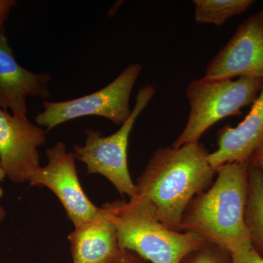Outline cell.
I'll return each instance as SVG.
<instances>
[{
  "label": "cell",
  "mask_w": 263,
  "mask_h": 263,
  "mask_svg": "<svg viewBox=\"0 0 263 263\" xmlns=\"http://www.w3.org/2000/svg\"><path fill=\"white\" fill-rule=\"evenodd\" d=\"M16 5L15 0H0V29L4 28L10 12Z\"/></svg>",
  "instance_id": "17"
},
{
  "label": "cell",
  "mask_w": 263,
  "mask_h": 263,
  "mask_svg": "<svg viewBox=\"0 0 263 263\" xmlns=\"http://www.w3.org/2000/svg\"><path fill=\"white\" fill-rule=\"evenodd\" d=\"M245 219L252 247L263 258V172L250 164Z\"/></svg>",
  "instance_id": "13"
},
{
  "label": "cell",
  "mask_w": 263,
  "mask_h": 263,
  "mask_svg": "<svg viewBox=\"0 0 263 263\" xmlns=\"http://www.w3.org/2000/svg\"><path fill=\"white\" fill-rule=\"evenodd\" d=\"M48 164L32 175L29 182L32 186H45L60 200L74 226L89 220L99 208L85 194L78 176L76 157L68 152L64 142H58L46 150Z\"/></svg>",
  "instance_id": "7"
},
{
  "label": "cell",
  "mask_w": 263,
  "mask_h": 263,
  "mask_svg": "<svg viewBox=\"0 0 263 263\" xmlns=\"http://www.w3.org/2000/svg\"><path fill=\"white\" fill-rule=\"evenodd\" d=\"M231 254L233 263H263V258L252 246L235 249Z\"/></svg>",
  "instance_id": "16"
},
{
  "label": "cell",
  "mask_w": 263,
  "mask_h": 263,
  "mask_svg": "<svg viewBox=\"0 0 263 263\" xmlns=\"http://www.w3.org/2000/svg\"><path fill=\"white\" fill-rule=\"evenodd\" d=\"M209 153L201 143L156 151L137 179L138 196L146 199L159 220L176 232L189 204L209 189L216 174L208 161Z\"/></svg>",
  "instance_id": "1"
},
{
  "label": "cell",
  "mask_w": 263,
  "mask_h": 263,
  "mask_svg": "<svg viewBox=\"0 0 263 263\" xmlns=\"http://www.w3.org/2000/svg\"><path fill=\"white\" fill-rule=\"evenodd\" d=\"M263 80L253 78L195 79L188 84L186 95L190 105L187 123L173 143L179 148L198 143L202 135L224 118L240 116L243 107L253 104L262 89Z\"/></svg>",
  "instance_id": "4"
},
{
  "label": "cell",
  "mask_w": 263,
  "mask_h": 263,
  "mask_svg": "<svg viewBox=\"0 0 263 263\" xmlns=\"http://www.w3.org/2000/svg\"><path fill=\"white\" fill-rule=\"evenodd\" d=\"M5 216H6V213H5L4 208L0 205V224H1L2 221L4 220Z\"/></svg>",
  "instance_id": "20"
},
{
  "label": "cell",
  "mask_w": 263,
  "mask_h": 263,
  "mask_svg": "<svg viewBox=\"0 0 263 263\" xmlns=\"http://www.w3.org/2000/svg\"><path fill=\"white\" fill-rule=\"evenodd\" d=\"M49 72H33L19 65L5 28L0 29V108L27 117V99L47 101L51 96Z\"/></svg>",
  "instance_id": "10"
},
{
  "label": "cell",
  "mask_w": 263,
  "mask_h": 263,
  "mask_svg": "<svg viewBox=\"0 0 263 263\" xmlns=\"http://www.w3.org/2000/svg\"><path fill=\"white\" fill-rule=\"evenodd\" d=\"M249 165V161L219 167L215 182L189 204L181 231L195 233L230 252L252 246L245 219Z\"/></svg>",
  "instance_id": "2"
},
{
  "label": "cell",
  "mask_w": 263,
  "mask_h": 263,
  "mask_svg": "<svg viewBox=\"0 0 263 263\" xmlns=\"http://www.w3.org/2000/svg\"><path fill=\"white\" fill-rule=\"evenodd\" d=\"M143 70L140 63L130 64L103 89L80 98L61 102L43 101V111L34 117L46 132L69 121L96 116L122 126L132 113L129 100L134 85Z\"/></svg>",
  "instance_id": "6"
},
{
  "label": "cell",
  "mask_w": 263,
  "mask_h": 263,
  "mask_svg": "<svg viewBox=\"0 0 263 263\" xmlns=\"http://www.w3.org/2000/svg\"><path fill=\"white\" fill-rule=\"evenodd\" d=\"M218 148L209 153L208 161L217 171L224 164L248 162L263 145V82L259 96L239 124L221 128L217 133Z\"/></svg>",
  "instance_id": "11"
},
{
  "label": "cell",
  "mask_w": 263,
  "mask_h": 263,
  "mask_svg": "<svg viewBox=\"0 0 263 263\" xmlns=\"http://www.w3.org/2000/svg\"><path fill=\"white\" fill-rule=\"evenodd\" d=\"M195 19L198 24L220 27L228 19L245 13L252 0H194Z\"/></svg>",
  "instance_id": "14"
},
{
  "label": "cell",
  "mask_w": 263,
  "mask_h": 263,
  "mask_svg": "<svg viewBox=\"0 0 263 263\" xmlns=\"http://www.w3.org/2000/svg\"><path fill=\"white\" fill-rule=\"evenodd\" d=\"M155 84L145 85L136 95V105L127 120L117 132L103 136L100 131L85 130L84 146L76 144L73 155L84 162L89 174H100L112 183L121 195L136 197V183L133 182L127 164V148L129 135L136 119L148 106L155 96Z\"/></svg>",
  "instance_id": "5"
},
{
  "label": "cell",
  "mask_w": 263,
  "mask_h": 263,
  "mask_svg": "<svg viewBox=\"0 0 263 263\" xmlns=\"http://www.w3.org/2000/svg\"><path fill=\"white\" fill-rule=\"evenodd\" d=\"M46 133L28 118L0 108V167L12 182L29 181L41 167L37 149L46 143Z\"/></svg>",
  "instance_id": "8"
},
{
  "label": "cell",
  "mask_w": 263,
  "mask_h": 263,
  "mask_svg": "<svg viewBox=\"0 0 263 263\" xmlns=\"http://www.w3.org/2000/svg\"><path fill=\"white\" fill-rule=\"evenodd\" d=\"M180 263H233L229 251L205 241L183 257Z\"/></svg>",
  "instance_id": "15"
},
{
  "label": "cell",
  "mask_w": 263,
  "mask_h": 263,
  "mask_svg": "<svg viewBox=\"0 0 263 263\" xmlns=\"http://www.w3.org/2000/svg\"><path fill=\"white\" fill-rule=\"evenodd\" d=\"M204 77L263 80V9L240 24L234 35L209 62Z\"/></svg>",
  "instance_id": "9"
},
{
  "label": "cell",
  "mask_w": 263,
  "mask_h": 263,
  "mask_svg": "<svg viewBox=\"0 0 263 263\" xmlns=\"http://www.w3.org/2000/svg\"><path fill=\"white\" fill-rule=\"evenodd\" d=\"M249 164L253 167H257L263 172V145L251 157Z\"/></svg>",
  "instance_id": "19"
},
{
  "label": "cell",
  "mask_w": 263,
  "mask_h": 263,
  "mask_svg": "<svg viewBox=\"0 0 263 263\" xmlns=\"http://www.w3.org/2000/svg\"><path fill=\"white\" fill-rule=\"evenodd\" d=\"M102 207L115 224L121 249L152 263H180L205 241L195 233L169 229L159 220L150 202L138 195Z\"/></svg>",
  "instance_id": "3"
},
{
  "label": "cell",
  "mask_w": 263,
  "mask_h": 263,
  "mask_svg": "<svg viewBox=\"0 0 263 263\" xmlns=\"http://www.w3.org/2000/svg\"><path fill=\"white\" fill-rule=\"evenodd\" d=\"M113 263H147V261L132 251L122 249L119 257Z\"/></svg>",
  "instance_id": "18"
},
{
  "label": "cell",
  "mask_w": 263,
  "mask_h": 263,
  "mask_svg": "<svg viewBox=\"0 0 263 263\" xmlns=\"http://www.w3.org/2000/svg\"><path fill=\"white\" fill-rule=\"evenodd\" d=\"M67 238L72 263H113L122 252L115 224L102 206Z\"/></svg>",
  "instance_id": "12"
}]
</instances>
